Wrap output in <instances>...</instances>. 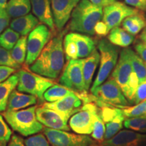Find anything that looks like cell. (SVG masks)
I'll return each instance as SVG.
<instances>
[{
	"mask_svg": "<svg viewBox=\"0 0 146 146\" xmlns=\"http://www.w3.org/2000/svg\"><path fill=\"white\" fill-rule=\"evenodd\" d=\"M145 115H146V114H145Z\"/></svg>",
	"mask_w": 146,
	"mask_h": 146,
	"instance_id": "f907efd6",
	"label": "cell"
},
{
	"mask_svg": "<svg viewBox=\"0 0 146 146\" xmlns=\"http://www.w3.org/2000/svg\"><path fill=\"white\" fill-rule=\"evenodd\" d=\"M39 20L32 14L14 18L10 23V28L23 36L30 33L39 24Z\"/></svg>",
	"mask_w": 146,
	"mask_h": 146,
	"instance_id": "44dd1931",
	"label": "cell"
},
{
	"mask_svg": "<svg viewBox=\"0 0 146 146\" xmlns=\"http://www.w3.org/2000/svg\"><path fill=\"white\" fill-rule=\"evenodd\" d=\"M27 51V37L23 36L10 51L12 58L16 62L21 64L25 62Z\"/></svg>",
	"mask_w": 146,
	"mask_h": 146,
	"instance_id": "83f0119b",
	"label": "cell"
},
{
	"mask_svg": "<svg viewBox=\"0 0 146 146\" xmlns=\"http://www.w3.org/2000/svg\"><path fill=\"white\" fill-rule=\"evenodd\" d=\"M19 39L20 34L18 33L12 29L8 28L0 35V46L11 50Z\"/></svg>",
	"mask_w": 146,
	"mask_h": 146,
	"instance_id": "f1b7e54d",
	"label": "cell"
},
{
	"mask_svg": "<svg viewBox=\"0 0 146 146\" xmlns=\"http://www.w3.org/2000/svg\"><path fill=\"white\" fill-rule=\"evenodd\" d=\"M74 92L63 85H54L44 93L43 98L47 102H54Z\"/></svg>",
	"mask_w": 146,
	"mask_h": 146,
	"instance_id": "4316f807",
	"label": "cell"
},
{
	"mask_svg": "<svg viewBox=\"0 0 146 146\" xmlns=\"http://www.w3.org/2000/svg\"><path fill=\"white\" fill-rule=\"evenodd\" d=\"M65 33L63 31L50 40L31 66V70L48 78L58 77L64 66L63 37Z\"/></svg>",
	"mask_w": 146,
	"mask_h": 146,
	"instance_id": "6da1fadb",
	"label": "cell"
},
{
	"mask_svg": "<svg viewBox=\"0 0 146 146\" xmlns=\"http://www.w3.org/2000/svg\"><path fill=\"white\" fill-rule=\"evenodd\" d=\"M100 146H146V134L123 130L112 138L100 142Z\"/></svg>",
	"mask_w": 146,
	"mask_h": 146,
	"instance_id": "5bb4252c",
	"label": "cell"
},
{
	"mask_svg": "<svg viewBox=\"0 0 146 146\" xmlns=\"http://www.w3.org/2000/svg\"><path fill=\"white\" fill-rule=\"evenodd\" d=\"M81 0H51L55 27L61 31L70 18L73 10Z\"/></svg>",
	"mask_w": 146,
	"mask_h": 146,
	"instance_id": "4fadbf2b",
	"label": "cell"
},
{
	"mask_svg": "<svg viewBox=\"0 0 146 146\" xmlns=\"http://www.w3.org/2000/svg\"><path fill=\"white\" fill-rule=\"evenodd\" d=\"M83 64V58L69 60L59 79L60 85L77 94L85 92Z\"/></svg>",
	"mask_w": 146,
	"mask_h": 146,
	"instance_id": "9c48e42d",
	"label": "cell"
},
{
	"mask_svg": "<svg viewBox=\"0 0 146 146\" xmlns=\"http://www.w3.org/2000/svg\"><path fill=\"white\" fill-rule=\"evenodd\" d=\"M99 108L93 102L85 104L81 110L71 116L69 126L77 134L89 135L92 133L94 123Z\"/></svg>",
	"mask_w": 146,
	"mask_h": 146,
	"instance_id": "52a82bcc",
	"label": "cell"
},
{
	"mask_svg": "<svg viewBox=\"0 0 146 146\" xmlns=\"http://www.w3.org/2000/svg\"><path fill=\"white\" fill-rule=\"evenodd\" d=\"M91 93L97 99L108 104L120 108L127 106L129 104V102L124 96L120 87L112 78L102 83Z\"/></svg>",
	"mask_w": 146,
	"mask_h": 146,
	"instance_id": "30bf717a",
	"label": "cell"
},
{
	"mask_svg": "<svg viewBox=\"0 0 146 146\" xmlns=\"http://www.w3.org/2000/svg\"><path fill=\"white\" fill-rule=\"evenodd\" d=\"M125 2L137 10L146 11V0H125Z\"/></svg>",
	"mask_w": 146,
	"mask_h": 146,
	"instance_id": "f6af8a7d",
	"label": "cell"
},
{
	"mask_svg": "<svg viewBox=\"0 0 146 146\" xmlns=\"http://www.w3.org/2000/svg\"><path fill=\"white\" fill-rule=\"evenodd\" d=\"M123 110L118 108L113 107L112 105L104 106L101 108H99L100 116L104 122V123H108V122L114 119L118 114H122Z\"/></svg>",
	"mask_w": 146,
	"mask_h": 146,
	"instance_id": "1f68e13d",
	"label": "cell"
},
{
	"mask_svg": "<svg viewBox=\"0 0 146 146\" xmlns=\"http://www.w3.org/2000/svg\"><path fill=\"white\" fill-rule=\"evenodd\" d=\"M10 16L5 10V7H0V35L10 24Z\"/></svg>",
	"mask_w": 146,
	"mask_h": 146,
	"instance_id": "b9f144b4",
	"label": "cell"
},
{
	"mask_svg": "<svg viewBox=\"0 0 146 146\" xmlns=\"http://www.w3.org/2000/svg\"><path fill=\"white\" fill-rule=\"evenodd\" d=\"M98 47L100 54V68L91 91L95 90L107 79L117 64L119 53L118 47L106 39L100 40Z\"/></svg>",
	"mask_w": 146,
	"mask_h": 146,
	"instance_id": "277c9868",
	"label": "cell"
},
{
	"mask_svg": "<svg viewBox=\"0 0 146 146\" xmlns=\"http://www.w3.org/2000/svg\"><path fill=\"white\" fill-rule=\"evenodd\" d=\"M108 41L116 46L127 47L135 41L134 35L128 33L123 28L116 27L111 29L108 37Z\"/></svg>",
	"mask_w": 146,
	"mask_h": 146,
	"instance_id": "cb8c5ba5",
	"label": "cell"
},
{
	"mask_svg": "<svg viewBox=\"0 0 146 146\" xmlns=\"http://www.w3.org/2000/svg\"><path fill=\"white\" fill-rule=\"evenodd\" d=\"M89 1H90L92 3H94V5L102 7V8L110 4L111 3L114 1H112V0H89Z\"/></svg>",
	"mask_w": 146,
	"mask_h": 146,
	"instance_id": "7dc6e473",
	"label": "cell"
},
{
	"mask_svg": "<svg viewBox=\"0 0 146 146\" xmlns=\"http://www.w3.org/2000/svg\"><path fill=\"white\" fill-rule=\"evenodd\" d=\"M26 146H50L44 134H35L24 140Z\"/></svg>",
	"mask_w": 146,
	"mask_h": 146,
	"instance_id": "ab89813d",
	"label": "cell"
},
{
	"mask_svg": "<svg viewBox=\"0 0 146 146\" xmlns=\"http://www.w3.org/2000/svg\"><path fill=\"white\" fill-rule=\"evenodd\" d=\"M82 104V100L74 92L58 101L47 102L43 104V106L56 111L65 119L68 120L72 115L81 110L83 107Z\"/></svg>",
	"mask_w": 146,
	"mask_h": 146,
	"instance_id": "7c38bea8",
	"label": "cell"
},
{
	"mask_svg": "<svg viewBox=\"0 0 146 146\" xmlns=\"http://www.w3.org/2000/svg\"><path fill=\"white\" fill-rule=\"evenodd\" d=\"M7 3L8 0H0V7H5Z\"/></svg>",
	"mask_w": 146,
	"mask_h": 146,
	"instance_id": "c3c4849f",
	"label": "cell"
},
{
	"mask_svg": "<svg viewBox=\"0 0 146 146\" xmlns=\"http://www.w3.org/2000/svg\"><path fill=\"white\" fill-rule=\"evenodd\" d=\"M68 35L75 43L78 59L87 58L96 50V43L89 36L76 32L70 33Z\"/></svg>",
	"mask_w": 146,
	"mask_h": 146,
	"instance_id": "ac0fdd59",
	"label": "cell"
},
{
	"mask_svg": "<svg viewBox=\"0 0 146 146\" xmlns=\"http://www.w3.org/2000/svg\"><path fill=\"white\" fill-rule=\"evenodd\" d=\"M134 48L146 64V27L135 40Z\"/></svg>",
	"mask_w": 146,
	"mask_h": 146,
	"instance_id": "e575fe53",
	"label": "cell"
},
{
	"mask_svg": "<svg viewBox=\"0 0 146 146\" xmlns=\"http://www.w3.org/2000/svg\"><path fill=\"white\" fill-rule=\"evenodd\" d=\"M112 1H115V0H112Z\"/></svg>",
	"mask_w": 146,
	"mask_h": 146,
	"instance_id": "681fc988",
	"label": "cell"
},
{
	"mask_svg": "<svg viewBox=\"0 0 146 146\" xmlns=\"http://www.w3.org/2000/svg\"><path fill=\"white\" fill-rule=\"evenodd\" d=\"M43 131L51 146H90L94 142L87 135L74 134L48 127L43 128Z\"/></svg>",
	"mask_w": 146,
	"mask_h": 146,
	"instance_id": "ba28073f",
	"label": "cell"
},
{
	"mask_svg": "<svg viewBox=\"0 0 146 146\" xmlns=\"http://www.w3.org/2000/svg\"><path fill=\"white\" fill-rule=\"evenodd\" d=\"M12 136V131L0 114V146H7Z\"/></svg>",
	"mask_w": 146,
	"mask_h": 146,
	"instance_id": "f35d334b",
	"label": "cell"
},
{
	"mask_svg": "<svg viewBox=\"0 0 146 146\" xmlns=\"http://www.w3.org/2000/svg\"><path fill=\"white\" fill-rule=\"evenodd\" d=\"M139 12L136 8L128 6L126 3L114 1L110 4L104 7L102 20L110 31L118 27L128 16Z\"/></svg>",
	"mask_w": 146,
	"mask_h": 146,
	"instance_id": "8fae6325",
	"label": "cell"
},
{
	"mask_svg": "<svg viewBox=\"0 0 146 146\" xmlns=\"http://www.w3.org/2000/svg\"><path fill=\"white\" fill-rule=\"evenodd\" d=\"M125 118V116L123 112L122 114H118L111 121L106 123L104 140H108L112 138L123 129Z\"/></svg>",
	"mask_w": 146,
	"mask_h": 146,
	"instance_id": "f546056e",
	"label": "cell"
},
{
	"mask_svg": "<svg viewBox=\"0 0 146 146\" xmlns=\"http://www.w3.org/2000/svg\"><path fill=\"white\" fill-rule=\"evenodd\" d=\"M139 79L137 74L134 72H131L130 78H129V82H128L127 87H126L125 91L123 92L124 96L127 100H129V102L133 103V98H134L136 90L139 86Z\"/></svg>",
	"mask_w": 146,
	"mask_h": 146,
	"instance_id": "8d00e7d4",
	"label": "cell"
},
{
	"mask_svg": "<svg viewBox=\"0 0 146 146\" xmlns=\"http://www.w3.org/2000/svg\"><path fill=\"white\" fill-rule=\"evenodd\" d=\"M31 4L30 0H10L5 10L11 18H18L27 15L30 12Z\"/></svg>",
	"mask_w": 146,
	"mask_h": 146,
	"instance_id": "d4e9b609",
	"label": "cell"
},
{
	"mask_svg": "<svg viewBox=\"0 0 146 146\" xmlns=\"http://www.w3.org/2000/svg\"><path fill=\"white\" fill-rule=\"evenodd\" d=\"M7 146H26L25 141L21 137L14 134L11 137V139Z\"/></svg>",
	"mask_w": 146,
	"mask_h": 146,
	"instance_id": "bcb514c9",
	"label": "cell"
},
{
	"mask_svg": "<svg viewBox=\"0 0 146 146\" xmlns=\"http://www.w3.org/2000/svg\"><path fill=\"white\" fill-rule=\"evenodd\" d=\"M63 47L66 59L68 61L70 60L78 59V52L76 44L68 34L64 36V39Z\"/></svg>",
	"mask_w": 146,
	"mask_h": 146,
	"instance_id": "836d02e7",
	"label": "cell"
},
{
	"mask_svg": "<svg viewBox=\"0 0 146 146\" xmlns=\"http://www.w3.org/2000/svg\"><path fill=\"white\" fill-rule=\"evenodd\" d=\"M16 71V69L6 66H0V83L5 81L11 74Z\"/></svg>",
	"mask_w": 146,
	"mask_h": 146,
	"instance_id": "7bdbcfd3",
	"label": "cell"
},
{
	"mask_svg": "<svg viewBox=\"0 0 146 146\" xmlns=\"http://www.w3.org/2000/svg\"><path fill=\"white\" fill-rule=\"evenodd\" d=\"M106 132V127L104 122L102 120L99 114H97L94 123L93 131L91 137L97 141L102 142L104 140V135Z\"/></svg>",
	"mask_w": 146,
	"mask_h": 146,
	"instance_id": "d6a6232c",
	"label": "cell"
},
{
	"mask_svg": "<svg viewBox=\"0 0 146 146\" xmlns=\"http://www.w3.org/2000/svg\"><path fill=\"white\" fill-rule=\"evenodd\" d=\"M100 54L96 50H95L87 58H83V74L85 84V91H88L90 88L93 76L97 67L100 63Z\"/></svg>",
	"mask_w": 146,
	"mask_h": 146,
	"instance_id": "ffe728a7",
	"label": "cell"
},
{
	"mask_svg": "<svg viewBox=\"0 0 146 146\" xmlns=\"http://www.w3.org/2000/svg\"><path fill=\"white\" fill-rule=\"evenodd\" d=\"M0 66H6L15 69L20 68L21 64L16 62L12 58L10 52L0 46Z\"/></svg>",
	"mask_w": 146,
	"mask_h": 146,
	"instance_id": "74e56055",
	"label": "cell"
},
{
	"mask_svg": "<svg viewBox=\"0 0 146 146\" xmlns=\"http://www.w3.org/2000/svg\"><path fill=\"white\" fill-rule=\"evenodd\" d=\"M32 10L40 22L55 31V25L51 8V0H30Z\"/></svg>",
	"mask_w": 146,
	"mask_h": 146,
	"instance_id": "e0dca14e",
	"label": "cell"
},
{
	"mask_svg": "<svg viewBox=\"0 0 146 146\" xmlns=\"http://www.w3.org/2000/svg\"><path fill=\"white\" fill-rule=\"evenodd\" d=\"M18 83V77L16 74L10 76L8 79L0 83V112H4L6 110L9 97Z\"/></svg>",
	"mask_w": 146,
	"mask_h": 146,
	"instance_id": "603a6c76",
	"label": "cell"
},
{
	"mask_svg": "<svg viewBox=\"0 0 146 146\" xmlns=\"http://www.w3.org/2000/svg\"><path fill=\"white\" fill-rule=\"evenodd\" d=\"M122 27L128 33L136 35L146 27V20L141 12L128 16L123 21Z\"/></svg>",
	"mask_w": 146,
	"mask_h": 146,
	"instance_id": "7402d4cb",
	"label": "cell"
},
{
	"mask_svg": "<svg viewBox=\"0 0 146 146\" xmlns=\"http://www.w3.org/2000/svg\"><path fill=\"white\" fill-rule=\"evenodd\" d=\"M95 33L100 36H104L108 34L110 30L104 21H100L96 24L94 28Z\"/></svg>",
	"mask_w": 146,
	"mask_h": 146,
	"instance_id": "ee69618b",
	"label": "cell"
},
{
	"mask_svg": "<svg viewBox=\"0 0 146 146\" xmlns=\"http://www.w3.org/2000/svg\"><path fill=\"white\" fill-rule=\"evenodd\" d=\"M16 74L18 77L17 90L33 95L41 102L44 100V93L54 85V82L48 78L42 77L24 69L20 70Z\"/></svg>",
	"mask_w": 146,
	"mask_h": 146,
	"instance_id": "5b68a950",
	"label": "cell"
},
{
	"mask_svg": "<svg viewBox=\"0 0 146 146\" xmlns=\"http://www.w3.org/2000/svg\"><path fill=\"white\" fill-rule=\"evenodd\" d=\"M35 112L38 121L46 127L56 130L70 131L68 120L54 110L41 106V107H36Z\"/></svg>",
	"mask_w": 146,
	"mask_h": 146,
	"instance_id": "9a60e30c",
	"label": "cell"
},
{
	"mask_svg": "<svg viewBox=\"0 0 146 146\" xmlns=\"http://www.w3.org/2000/svg\"><path fill=\"white\" fill-rule=\"evenodd\" d=\"M52 37V31L44 24L37 25L27 37V51L25 64L31 65Z\"/></svg>",
	"mask_w": 146,
	"mask_h": 146,
	"instance_id": "8992f818",
	"label": "cell"
},
{
	"mask_svg": "<svg viewBox=\"0 0 146 146\" xmlns=\"http://www.w3.org/2000/svg\"><path fill=\"white\" fill-rule=\"evenodd\" d=\"M36 106L21 110H8L3 116L14 131L24 137L37 134L43 129V125L36 117Z\"/></svg>",
	"mask_w": 146,
	"mask_h": 146,
	"instance_id": "3957f363",
	"label": "cell"
},
{
	"mask_svg": "<svg viewBox=\"0 0 146 146\" xmlns=\"http://www.w3.org/2000/svg\"><path fill=\"white\" fill-rule=\"evenodd\" d=\"M146 100V80L139 84V86L137 89L133 103L137 104L141 102Z\"/></svg>",
	"mask_w": 146,
	"mask_h": 146,
	"instance_id": "60d3db41",
	"label": "cell"
},
{
	"mask_svg": "<svg viewBox=\"0 0 146 146\" xmlns=\"http://www.w3.org/2000/svg\"><path fill=\"white\" fill-rule=\"evenodd\" d=\"M129 53V58H130L131 66H132L133 71L137 76L139 82L141 83L146 80V64L143 60L140 58L139 55L131 50L127 48Z\"/></svg>",
	"mask_w": 146,
	"mask_h": 146,
	"instance_id": "484cf974",
	"label": "cell"
},
{
	"mask_svg": "<svg viewBox=\"0 0 146 146\" xmlns=\"http://www.w3.org/2000/svg\"><path fill=\"white\" fill-rule=\"evenodd\" d=\"M124 126L130 130L146 133V115L133 118H128L124 121Z\"/></svg>",
	"mask_w": 146,
	"mask_h": 146,
	"instance_id": "4dcf8cb0",
	"label": "cell"
},
{
	"mask_svg": "<svg viewBox=\"0 0 146 146\" xmlns=\"http://www.w3.org/2000/svg\"><path fill=\"white\" fill-rule=\"evenodd\" d=\"M132 72L133 68L128 50L127 48H125L120 52L119 59L111 76V77L116 82L118 86L120 87L123 93L127 87V83Z\"/></svg>",
	"mask_w": 146,
	"mask_h": 146,
	"instance_id": "2e32d148",
	"label": "cell"
},
{
	"mask_svg": "<svg viewBox=\"0 0 146 146\" xmlns=\"http://www.w3.org/2000/svg\"><path fill=\"white\" fill-rule=\"evenodd\" d=\"M103 16V8L94 5L89 0H81L73 10L68 28L73 32L95 35L94 28Z\"/></svg>",
	"mask_w": 146,
	"mask_h": 146,
	"instance_id": "7a4b0ae2",
	"label": "cell"
},
{
	"mask_svg": "<svg viewBox=\"0 0 146 146\" xmlns=\"http://www.w3.org/2000/svg\"><path fill=\"white\" fill-rule=\"evenodd\" d=\"M37 98L33 95L24 94L18 90L12 91L9 97L7 110H18L26 108L30 106L36 104Z\"/></svg>",
	"mask_w": 146,
	"mask_h": 146,
	"instance_id": "d6986e66",
	"label": "cell"
},
{
	"mask_svg": "<svg viewBox=\"0 0 146 146\" xmlns=\"http://www.w3.org/2000/svg\"><path fill=\"white\" fill-rule=\"evenodd\" d=\"M125 117L133 118L141 116L146 114V101H143L133 107H122Z\"/></svg>",
	"mask_w": 146,
	"mask_h": 146,
	"instance_id": "d590c367",
	"label": "cell"
}]
</instances>
